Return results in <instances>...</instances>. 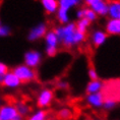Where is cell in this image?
<instances>
[{"instance_id":"obj_22","label":"cell","mask_w":120,"mask_h":120,"mask_svg":"<svg viewBox=\"0 0 120 120\" xmlns=\"http://www.w3.org/2000/svg\"><path fill=\"white\" fill-rule=\"evenodd\" d=\"M72 116V111L68 108H63V109L59 110L58 112V117L61 120H67Z\"/></svg>"},{"instance_id":"obj_6","label":"cell","mask_w":120,"mask_h":120,"mask_svg":"<svg viewBox=\"0 0 120 120\" xmlns=\"http://www.w3.org/2000/svg\"><path fill=\"white\" fill-rule=\"evenodd\" d=\"M42 61V53L38 50H29L23 55V62L26 66L31 68H36L40 65Z\"/></svg>"},{"instance_id":"obj_33","label":"cell","mask_w":120,"mask_h":120,"mask_svg":"<svg viewBox=\"0 0 120 120\" xmlns=\"http://www.w3.org/2000/svg\"><path fill=\"white\" fill-rule=\"evenodd\" d=\"M0 25H1V22H0Z\"/></svg>"},{"instance_id":"obj_20","label":"cell","mask_w":120,"mask_h":120,"mask_svg":"<svg viewBox=\"0 0 120 120\" xmlns=\"http://www.w3.org/2000/svg\"><path fill=\"white\" fill-rule=\"evenodd\" d=\"M90 25H91V22H90L88 19H77V22H75V28L79 32L86 34V31H88V29L90 28Z\"/></svg>"},{"instance_id":"obj_16","label":"cell","mask_w":120,"mask_h":120,"mask_svg":"<svg viewBox=\"0 0 120 120\" xmlns=\"http://www.w3.org/2000/svg\"><path fill=\"white\" fill-rule=\"evenodd\" d=\"M42 6L48 14H55L58 9V0H41Z\"/></svg>"},{"instance_id":"obj_18","label":"cell","mask_w":120,"mask_h":120,"mask_svg":"<svg viewBox=\"0 0 120 120\" xmlns=\"http://www.w3.org/2000/svg\"><path fill=\"white\" fill-rule=\"evenodd\" d=\"M14 106H15L16 110H17V113H19L22 117L26 116L30 112H31V108H30L29 105H28V104H26L25 102L19 101V102H16Z\"/></svg>"},{"instance_id":"obj_17","label":"cell","mask_w":120,"mask_h":120,"mask_svg":"<svg viewBox=\"0 0 120 120\" xmlns=\"http://www.w3.org/2000/svg\"><path fill=\"white\" fill-rule=\"evenodd\" d=\"M104 88V83L100 79H95L91 80L90 82H88L86 88V94H96V93H100L102 92V90Z\"/></svg>"},{"instance_id":"obj_10","label":"cell","mask_w":120,"mask_h":120,"mask_svg":"<svg viewBox=\"0 0 120 120\" xmlns=\"http://www.w3.org/2000/svg\"><path fill=\"white\" fill-rule=\"evenodd\" d=\"M108 35L103 30H95L91 35V42L93 46L96 48H99L107 42Z\"/></svg>"},{"instance_id":"obj_31","label":"cell","mask_w":120,"mask_h":120,"mask_svg":"<svg viewBox=\"0 0 120 120\" xmlns=\"http://www.w3.org/2000/svg\"><path fill=\"white\" fill-rule=\"evenodd\" d=\"M119 19V20H120V15H119V19Z\"/></svg>"},{"instance_id":"obj_19","label":"cell","mask_w":120,"mask_h":120,"mask_svg":"<svg viewBox=\"0 0 120 120\" xmlns=\"http://www.w3.org/2000/svg\"><path fill=\"white\" fill-rule=\"evenodd\" d=\"M48 119V112L45 109H39L32 113L29 116L28 120H47Z\"/></svg>"},{"instance_id":"obj_32","label":"cell","mask_w":120,"mask_h":120,"mask_svg":"<svg viewBox=\"0 0 120 120\" xmlns=\"http://www.w3.org/2000/svg\"><path fill=\"white\" fill-rule=\"evenodd\" d=\"M96 120H100V119H96Z\"/></svg>"},{"instance_id":"obj_27","label":"cell","mask_w":120,"mask_h":120,"mask_svg":"<svg viewBox=\"0 0 120 120\" xmlns=\"http://www.w3.org/2000/svg\"><path fill=\"white\" fill-rule=\"evenodd\" d=\"M97 1H99V0H83V2L86 3V6H90V5H92L93 3H95V2H97Z\"/></svg>"},{"instance_id":"obj_13","label":"cell","mask_w":120,"mask_h":120,"mask_svg":"<svg viewBox=\"0 0 120 120\" xmlns=\"http://www.w3.org/2000/svg\"><path fill=\"white\" fill-rule=\"evenodd\" d=\"M75 16L77 19H88L90 22H94L98 19V15L95 13V11H93L90 7H82V8L77 9Z\"/></svg>"},{"instance_id":"obj_25","label":"cell","mask_w":120,"mask_h":120,"mask_svg":"<svg viewBox=\"0 0 120 120\" xmlns=\"http://www.w3.org/2000/svg\"><path fill=\"white\" fill-rule=\"evenodd\" d=\"M88 75L89 77L91 79V80H95V79H99V73L96 68L94 67H91L88 71Z\"/></svg>"},{"instance_id":"obj_9","label":"cell","mask_w":120,"mask_h":120,"mask_svg":"<svg viewBox=\"0 0 120 120\" xmlns=\"http://www.w3.org/2000/svg\"><path fill=\"white\" fill-rule=\"evenodd\" d=\"M105 96L103 92L96 93V94H88L86 97V102L89 106H91L95 109L98 108H102L104 104Z\"/></svg>"},{"instance_id":"obj_15","label":"cell","mask_w":120,"mask_h":120,"mask_svg":"<svg viewBox=\"0 0 120 120\" xmlns=\"http://www.w3.org/2000/svg\"><path fill=\"white\" fill-rule=\"evenodd\" d=\"M108 16L110 19H119L120 15V0H112L108 2Z\"/></svg>"},{"instance_id":"obj_14","label":"cell","mask_w":120,"mask_h":120,"mask_svg":"<svg viewBox=\"0 0 120 120\" xmlns=\"http://www.w3.org/2000/svg\"><path fill=\"white\" fill-rule=\"evenodd\" d=\"M98 16H106L108 14V2L105 0H99V1L93 3L89 6Z\"/></svg>"},{"instance_id":"obj_12","label":"cell","mask_w":120,"mask_h":120,"mask_svg":"<svg viewBox=\"0 0 120 120\" xmlns=\"http://www.w3.org/2000/svg\"><path fill=\"white\" fill-rule=\"evenodd\" d=\"M105 32L108 36H120V20L118 19H110L106 22Z\"/></svg>"},{"instance_id":"obj_3","label":"cell","mask_w":120,"mask_h":120,"mask_svg":"<svg viewBox=\"0 0 120 120\" xmlns=\"http://www.w3.org/2000/svg\"><path fill=\"white\" fill-rule=\"evenodd\" d=\"M44 40H45V53H46V55L49 57L55 56L57 51H58L59 41L54 30H51V31H48L46 33Z\"/></svg>"},{"instance_id":"obj_7","label":"cell","mask_w":120,"mask_h":120,"mask_svg":"<svg viewBox=\"0 0 120 120\" xmlns=\"http://www.w3.org/2000/svg\"><path fill=\"white\" fill-rule=\"evenodd\" d=\"M0 119L1 120H14L22 119V117L17 113V110L14 105L6 104L0 107Z\"/></svg>"},{"instance_id":"obj_29","label":"cell","mask_w":120,"mask_h":120,"mask_svg":"<svg viewBox=\"0 0 120 120\" xmlns=\"http://www.w3.org/2000/svg\"><path fill=\"white\" fill-rule=\"evenodd\" d=\"M2 106V100H1V98H0V107Z\"/></svg>"},{"instance_id":"obj_34","label":"cell","mask_w":120,"mask_h":120,"mask_svg":"<svg viewBox=\"0 0 120 120\" xmlns=\"http://www.w3.org/2000/svg\"><path fill=\"white\" fill-rule=\"evenodd\" d=\"M0 120H1V119H0Z\"/></svg>"},{"instance_id":"obj_30","label":"cell","mask_w":120,"mask_h":120,"mask_svg":"<svg viewBox=\"0 0 120 120\" xmlns=\"http://www.w3.org/2000/svg\"><path fill=\"white\" fill-rule=\"evenodd\" d=\"M14 120H22V119H14Z\"/></svg>"},{"instance_id":"obj_4","label":"cell","mask_w":120,"mask_h":120,"mask_svg":"<svg viewBox=\"0 0 120 120\" xmlns=\"http://www.w3.org/2000/svg\"><path fill=\"white\" fill-rule=\"evenodd\" d=\"M12 72L19 77L22 82H29L36 79V72L33 68L26 66V64L16 65L12 69Z\"/></svg>"},{"instance_id":"obj_24","label":"cell","mask_w":120,"mask_h":120,"mask_svg":"<svg viewBox=\"0 0 120 120\" xmlns=\"http://www.w3.org/2000/svg\"><path fill=\"white\" fill-rule=\"evenodd\" d=\"M8 66L3 62H0V83H2V80L4 79V75L8 72Z\"/></svg>"},{"instance_id":"obj_8","label":"cell","mask_w":120,"mask_h":120,"mask_svg":"<svg viewBox=\"0 0 120 120\" xmlns=\"http://www.w3.org/2000/svg\"><path fill=\"white\" fill-rule=\"evenodd\" d=\"M53 98H54V94H53L52 90L43 89L42 91H40L37 97V105L39 106V108L44 109V108L48 107L51 104Z\"/></svg>"},{"instance_id":"obj_28","label":"cell","mask_w":120,"mask_h":120,"mask_svg":"<svg viewBox=\"0 0 120 120\" xmlns=\"http://www.w3.org/2000/svg\"><path fill=\"white\" fill-rule=\"evenodd\" d=\"M118 95H119V98H118V100L120 101V86H119V92H118Z\"/></svg>"},{"instance_id":"obj_5","label":"cell","mask_w":120,"mask_h":120,"mask_svg":"<svg viewBox=\"0 0 120 120\" xmlns=\"http://www.w3.org/2000/svg\"><path fill=\"white\" fill-rule=\"evenodd\" d=\"M47 32H48V28L46 23L39 22L33 28H31V30L28 33V36H26V39L30 42H36L42 38H44Z\"/></svg>"},{"instance_id":"obj_23","label":"cell","mask_w":120,"mask_h":120,"mask_svg":"<svg viewBox=\"0 0 120 120\" xmlns=\"http://www.w3.org/2000/svg\"><path fill=\"white\" fill-rule=\"evenodd\" d=\"M11 34V28L8 25H0V38L8 37Z\"/></svg>"},{"instance_id":"obj_2","label":"cell","mask_w":120,"mask_h":120,"mask_svg":"<svg viewBox=\"0 0 120 120\" xmlns=\"http://www.w3.org/2000/svg\"><path fill=\"white\" fill-rule=\"evenodd\" d=\"M82 2V0H58V9L56 12L58 22L61 25H66L70 22V9L79 6Z\"/></svg>"},{"instance_id":"obj_11","label":"cell","mask_w":120,"mask_h":120,"mask_svg":"<svg viewBox=\"0 0 120 120\" xmlns=\"http://www.w3.org/2000/svg\"><path fill=\"white\" fill-rule=\"evenodd\" d=\"M2 85L7 89H17L22 85V82L12 71H8L4 75V79L2 80Z\"/></svg>"},{"instance_id":"obj_21","label":"cell","mask_w":120,"mask_h":120,"mask_svg":"<svg viewBox=\"0 0 120 120\" xmlns=\"http://www.w3.org/2000/svg\"><path fill=\"white\" fill-rule=\"evenodd\" d=\"M117 106V100H115L114 98L111 97H107L104 100V104H103V108L106 110H112Z\"/></svg>"},{"instance_id":"obj_26","label":"cell","mask_w":120,"mask_h":120,"mask_svg":"<svg viewBox=\"0 0 120 120\" xmlns=\"http://www.w3.org/2000/svg\"><path fill=\"white\" fill-rule=\"evenodd\" d=\"M57 86H58L59 89H67L68 83L66 82H64V80H59V82H57Z\"/></svg>"},{"instance_id":"obj_1","label":"cell","mask_w":120,"mask_h":120,"mask_svg":"<svg viewBox=\"0 0 120 120\" xmlns=\"http://www.w3.org/2000/svg\"><path fill=\"white\" fill-rule=\"evenodd\" d=\"M58 38L59 44L66 48H71L82 44L86 40V34L80 33L75 28V22H68L66 25H60L54 30Z\"/></svg>"}]
</instances>
